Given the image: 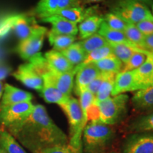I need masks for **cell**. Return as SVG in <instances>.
I'll return each mask as SVG.
<instances>
[{
    "label": "cell",
    "instance_id": "d6a6232c",
    "mask_svg": "<svg viewBox=\"0 0 153 153\" xmlns=\"http://www.w3.org/2000/svg\"><path fill=\"white\" fill-rule=\"evenodd\" d=\"M149 52L144 51V52H136L133 53L132 56L130 57L129 60L126 63H124L123 68L120 72L133 71L140 68L145 61L146 60L147 56L149 54Z\"/></svg>",
    "mask_w": 153,
    "mask_h": 153
},
{
    "label": "cell",
    "instance_id": "c3c4849f",
    "mask_svg": "<svg viewBox=\"0 0 153 153\" xmlns=\"http://www.w3.org/2000/svg\"><path fill=\"white\" fill-rule=\"evenodd\" d=\"M1 62H3V61H0V63H1Z\"/></svg>",
    "mask_w": 153,
    "mask_h": 153
},
{
    "label": "cell",
    "instance_id": "8992f818",
    "mask_svg": "<svg viewBox=\"0 0 153 153\" xmlns=\"http://www.w3.org/2000/svg\"><path fill=\"white\" fill-rule=\"evenodd\" d=\"M33 17L25 14H16L6 18L0 24V36L11 31L21 41L26 39L36 26Z\"/></svg>",
    "mask_w": 153,
    "mask_h": 153
},
{
    "label": "cell",
    "instance_id": "5b68a950",
    "mask_svg": "<svg viewBox=\"0 0 153 153\" xmlns=\"http://www.w3.org/2000/svg\"><path fill=\"white\" fill-rule=\"evenodd\" d=\"M111 12L119 16L128 24L135 25L143 20H153V15L147 6L136 0H118Z\"/></svg>",
    "mask_w": 153,
    "mask_h": 153
},
{
    "label": "cell",
    "instance_id": "ee69618b",
    "mask_svg": "<svg viewBox=\"0 0 153 153\" xmlns=\"http://www.w3.org/2000/svg\"><path fill=\"white\" fill-rule=\"evenodd\" d=\"M85 3H93V2H99V1H103V0H81Z\"/></svg>",
    "mask_w": 153,
    "mask_h": 153
},
{
    "label": "cell",
    "instance_id": "f1b7e54d",
    "mask_svg": "<svg viewBox=\"0 0 153 153\" xmlns=\"http://www.w3.org/2000/svg\"><path fill=\"white\" fill-rule=\"evenodd\" d=\"M129 129L135 133L153 132V111L137 118L131 124Z\"/></svg>",
    "mask_w": 153,
    "mask_h": 153
},
{
    "label": "cell",
    "instance_id": "74e56055",
    "mask_svg": "<svg viewBox=\"0 0 153 153\" xmlns=\"http://www.w3.org/2000/svg\"><path fill=\"white\" fill-rule=\"evenodd\" d=\"M136 27L144 36H148L153 33V20L147 19L141 21L135 24Z\"/></svg>",
    "mask_w": 153,
    "mask_h": 153
},
{
    "label": "cell",
    "instance_id": "cb8c5ba5",
    "mask_svg": "<svg viewBox=\"0 0 153 153\" xmlns=\"http://www.w3.org/2000/svg\"><path fill=\"white\" fill-rule=\"evenodd\" d=\"M48 37L50 44L53 46V49L59 52L70 47L76 40L75 36L59 34L55 33L51 30L48 33Z\"/></svg>",
    "mask_w": 153,
    "mask_h": 153
},
{
    "label": "cell",
    "instance_id": "60d3db41",
    "mask_svg": "<svg viewBox=\"0 0 153 153\" xmlns=\"http://www.w3.org/2000/svg\"><path fill=\"white\" fill-rule=\"evenodd\" d=\"M12 71V68L4 62L0 63V82L4 79Z\"/></svg>",
    "mask_w": 153,
    "mask_h": 153
},
{
    "label": "cell",
    "instance_id": "d6986e66",
    "mask_svg": "<svg viewBox=\"0 0 153 153\" xmlns=\"http://www.w3.org/2000/svg\"><path fill=\"white\" fill-rule=\"evenodd\" d=\"M43 87L39 92L41 94L42 98L47 103L56 104L60 106L68 100L70 97H68V96L62 94L48 79L43 78Z\"/></svg>",
    "mask_w": 153,
    "mask_h": 153
},
{
    "label": "cell",
    "instance_id": "6da1fadb",
    "mask_svg": "<svg viewBox=\"0 0 153 153\" xmlns=\"http://www.w3.org/2000/svg\"><path fill=\"white\" fill-rule=\"evenodd\" d=\"M7 130L31 153H41L51 147L68 144L66 134L55 123L41 104L36 105L26 119Z\"/></svg>",
    "mask_w": 153,
    "mask_h": 153
},
{
    "label": "cell",
    "instance_id": "484cf974",
    "mask_svg": "<svg viewBox=\"0 0 153 153\" xmlns=\"http://www.w3.org/2000/svg\"><path fill=\"white\" fill-rule=\"evenodd\" d=\"M58 11V0H40L34 9L35 14L41 20L55 16Z\"/></svg>",
    "mask_w": 153,
    "mask_h": 153
},
{
    "label": "cell",
    "instance_id": "ba28073f",
    "mask_svg": "<svg viewBox=\"0 0 153 153\" xmlns=\"http://www.w3.org/2000/svg\"><path fill=\"white\" fill-rule=\"evenodd\" d=\"M47 32L46 28L36 25L30 35L19 42L15 50L16 52L24 60H29L40 53Z\"/></svg>",
    "mask_w": 153,
    "mask_h": 153
},
{
    "label": "cell",
    "instance_id": "30bf717a",
    "mask_svg": "<svg viewBox=\"0 0 153 153\" xmlns=\"http://www.w3.org/2000/svg\"><path fill=\"white\" fill-rule=\"evenodd\" d=\"M123 153H153V133L133 134L126 140Z\"/></svg>",
    "mask_w": 153,
    "mask_h": 153
},
{
    "label": "cell",
    "instance_id": "7c38bea8",
    "mask_svg": "<svg viewBox=\"0 0 153 153\" xmlns=\"http://www.w3.org/2000/svg\"><path fill=\"white\" fill-rule=\"evenodd\" d=\"M76 67L77 71L75 74V84L73 89L76 95L79 96L82 91L87 89L88 85L101 74V72L94 63L80 65Z\"/></svg>",
    "mask_w": 153,
    "mask_h": 153
},
{
    "label": "cell",
    "instance_id": "1f68e13d",
    "mask_svg": "<svg viewBox=\"0 0 153 153\" xmlns=\"http://www.w3.org/2000/svg\"><path fill=\"white\" fill-rule=\"evenodd\" d=\"M112 55H113L111 47L110 44H108L107 45L101 47L100 48L96 49L87 54L85 61L81 65H85L88 64V63H95L102 60V59L112 56Z\"/></svg>",
    "mask_w": 153,
    "mask_h": 153
},
{
    "label": "cell",
    "instance_id": "3957f363",
    "mask_svg": "<svg viewBox=\"0 0 153 153\" xmlns=\"http://www.w3.org/2000/svg\"><path fill=\"white\" fill-rule=\"evenodd\" d=\"M60 107L65 114L70 124V138L69 145L76 151L82 153V136L85 126H84L83 114L79 101L70 97Z\"/></svg>",
    "mask_w": 153,
    "mask_h": 153
},
{
    "label": "cell",
    "instance_id": "7a4b0ae2",
    "mask_svg": "<svg viewBox=\"0 0 153 153\" xmlns=\"http://www.w3.org/2000/svg\"><path fill=\"white\" fill-rule=\"evenodd\" d=\"M114 131L108 125L100 121L87 124L82 133V144L85 153H98L109 144Z\"/></svg>",
    "mask_w": 153,
    "mask_h": 153
},
{
    "label": "cell",
    "instance_id": "9a60e30c",
    "mask_svg": "<svg viewBox=\"0 0 153 153\" xmlns=\"http://www.w3.org/2000/svg\"><path fill=\"white\" fill-rule=\"evenodd\" d=\"M42 22L48 23L52 26L51 30L55 33L63 35L76 36L78 33L77 24H74L58 15L42 19Z\"/></svg>",
    "mask_w": 153,
    "mask_h": 153
},
{
    "label": "cell",
    "instance_id": "bcb514c9",
    "mask_svg": "<svg viewBox=\"0 0 153 153\" xmlns=\"http://www.w3.org/2000/svg\"><path fill=\"white\" fill-rule=\"evenodd\" d=\"M152 15H153V4L152 5Z\"/></svg>",
    "mask_w": 153,
    "mask_h": 153
},
{
    "label": "cell",
    "instance_id": "5bb4252c",
    "mask_svg": "<svg viewBox=\"0 0 153 153\" xmlns=\"http://www.w3.org/2000/svg\"><path fill=\"white\" fill-rule=\"evenodd\" d=\"M32 99L33 95L30 92L6 84L4 87L3 94L0 101V108L19 103L31 101Z\"/></svg>",
    "mask_w": 153,
    "mask_h": 153
},
{
    "label": "cell",
    "instance_id": "44dd1931",
    "mask_svg": "<svg viewBox=\"0 0 153 153\" xmlns=\"http://www.w3.org/2000/svg\"><path fill=\"white\" fill-rule=\"evenodd\" d=\"M104 22L102 17L92 15L87 17L78 26V33L82 39H86L89 36L97 33Z\"/></svg>",
    "mask_w": 153,
    "mask_h": 153
},
{
    "label": "cell",
    "instance_id": "e575fe53",
    "mask_svg": "<svg viewBox=\"0 0 153 153\" xmlns=\"http://www.w3.org/2000/svg\"><path fill=\"white\" fill-rule=\"evenodd\" d=\"M103 19L107 26H109L110 28L120 31H124L128 25V23L126 22L123 19L113 12L106 14Z\"/></svg>",
    "mask_w": 153,
    "mask_h": 153
},
{
    "label": "cell",
    "instance_id": "836d02e7",
    "mask_svg": "<svg viewBox=\"0 0 153 153\" xmlns=\"http://www.w3.org/2000/svg\"><path fill=\"white\" fill-rule=\"evenodd\" d=\"M123 33H125L127 39L132 44L144 50L143 48V42L145 36L140 31L135 24H128Z\"/></svg>",
    "mask_w": 153,
    "mask_h": 153
},
{
    "label": "cell",
    "instance_id": "f546056e",
    "mask_svg": "<svg viewBox=\"0 0 153 153\" xmlns=\"http://www.w3.org/2000/svg\"><path fill=\"white\" fill-rule=\"evenodd\" d=\"M116 74L107 73L106 78L95 95V102H100L111 97Z\"/></svg>",
    "mask_w": 153,
    "mask_h": 153
},
{
    "label": "cell",
    "instance_id": "7dc6e473",
    "mask_svg": "<svg viewBox=\"0 0 153 153\" xmlns=\"http://www.w3.org/2000/svg\"><path fill=\"white\" fill-rule=\"evenodd\" d=\"M151 53V54H152V55H153V51H152V52H151V53Z\"/></svg>",
    "mask_w": 153,
    "mask_h": 153
},
{
    "label": "cell",
    "instance_id": "681fc988",
    "mask_svg": "<svg viewBox=\"0 0 153 153\" xmlns=\"http://www.w3.org/2000/svg\"><path fill=\"white\" fill-rule=\"evenodd\" d=\"M111 153H114V152H111Z\"/></svg>",
    "mask_w": 153,
    "mask_h": 153
},
{
    "label": "cell",
    "instance_id": "f6af8a7d",
    "mask_svg": "<svg viewBox=\"0 0 153 153\" xmlns=\"http://www.w3.org/2000/svg\"><path fill=\"white\" fill-rule=\"evenodd\" d=\"M0 153H7V152H6L2 148H0Z\"/></svg>",
    "mask_w": 153,
    "mask_h": 153
},
{
    "label": "cell",
    "instance_id": "f35d334b",
    "mask_svg": "<svg viewBox=\"0 0 153 153\" xmlns=\"http://www.w3.org/2000/svg\"><path fill=\"white\" fill-rule=\"evenodd\" d=\"M81 2V0H58V9L60 11L62 9L80 7Z\"/></svg>",
    "mask_w": 153,
    "mask_h": 153
},
{
    "label": "cell",
    "instance_id": "83f0119b",
    "mask_svg": "<svg viewBox=\"0 0 153 153\" xmlns=\"http://www.w3.org/2000/svg\"><path fill=\"white\" fill-rule=\"evenodd\" d=\"M94 64L101 72L117 74L121 71L123 63L116 58L114 55L106 57L95 62Z\"/></svg>",
    "mask_w": 153,
    "mask_h": 153
},
{
    "label": "cell",
    "instance_id": "2e32d148",
    "mask_svg": "<svg viewBox=\"0 0 153 153\" xmlns=\"http://www.w3.org/2000/svg\"><path fill=\"white\" fill-rule=\"evenodd\" d=\"M137 91L133 71L120 72L115 78L111 96L122 94L129 91Z\"/></svg>",
    "mask_w": 153,
    "mask_h": 153
},
{
    "label": "cell",
    "instance_id": "8d00e7d4",
    "mask_svg": "<svg viewBox=\"0 0 153 153\" xmlns=\"http://www.w3.org/2000/svg\"><path fill=\"white\" fill-rule=\"evenodd\" d=\"M107 73H104V72H101V74L97 76V78H95L93 80L92 82L88 85V87H87V89L88 91H90V92L92 94L94 95L97 94V91L100 88L101 84L102 82H104V80L106 78Z\"/></svg>",
    "mask_w": 153,
    "mask_h": 153
},
{
    "label": "cell",
    "instance_id": "4fadbf2b",
    "mask_svg": "<svg viewBox=\"0 0 153 153\" xmlns=\"http://www.w3.org/2000/svg\"><path fill=\"white\" fill-rule=\"evenodd\" d=\"M137 91L153 85V55L150 53L145 62L133 70Z\"/></svg>",
    "mask_w": 153,
    "mask_h": 153
},
{
    "label": "cell",
    "instance_id": "e0dca14e",
    "mask_svg": "<svg viewBox=\"0 0 153 153\" xmlns=\"http://www.w3.org/2000/svg\"><path fill=\"white\" fill-rule=\"evenodd\" d=\"M51 67V70L57 72H67L72 71L75 67L69 62V60L59 51L51 50L43 55Z\"/></svg>",
    "mask_w": 153,
    "mask_h": 153
},
{
    "label": "cell",
    "instance_id": "603a6c76",
    "mask_svg": "<svg viewBox=\"0 0 153 153\" xmlns=\"http://www.w3.org/2000/svg\"><path fill=\"white\" fill-rule=\"evenodd\" d=\"M0 148L7 153H27L15 137L1 126L0 127Z\"/></svg>",
    "mask_w": 153,
    "mask_h": 153
},
{
    "label": "cell",
    "instance_id": "7bdbcfd3",
    "mask_svg": "<svg viewBox=\"0 0 153 153\" xmlns=\"http://www.w3.org/2000/svg\"><path fill=\"white\" fill-rule=\"evenodd\" d=\"M3 91H4V85H3L2 82H0V101H1V97H2Z\"/></svg>",
    "mask_w": 153,
    "mask_h": 153
},
{
    "label": "cell",
    "instance_id": "d4e9b609",
    "mask_svg": "<svg viewBox=\"0 0 153 153\" xmlns=\"http://www.w3.org/2000/svg\"><path fill=\"white\" fill-rule=\"evenodd\" d=\"M110 45L111 47L113 55L123 64L129 60L133 53L146 51L135 45L128 44H110Z\"/></svg>",
    "mask_w": 153,
    "mask_h": 153
},
{
    "label": "cell",
    "instance_id": "277c9868",
    "mask_svg": "<svg viewBox=\"0 0 153 153\" xmlns=\"http://www.w3.org/2000/svg\"><path fill=\"white\" fill-rule=\"evenodd\" d=\"M128 99V96L122 94L96 102L99 111V121L108 126L117 123L126 114Z\"/></svg>",
    "mask_w": 153,
    "mask_h": 153
},
{
    "label": "cell",
    "instance_id": "4316f807",
    "mask_svg": "<svg viewBox=\"0 0 153 153\" xmlns=\"http://www.w3.org/2000/svg\"><path fill=\"white\" fill-rule=\"evenodd\" d=\"M61 53L74 67L79 66L82 64L87 56L86 53L78 42L74 43L67 49L61 51Z\"/></svg>",
    "mask_w": 153,
    "mask_h": 153
},
{
    "label": "cell",
    "instance_id": "52a82bcc",
    "mask_svg": "<svg viewBox=\"0 0 153 153\" xmlns=\"http://www.w3.org/2000/svg\"><path fill=\"white\" fill-rule=\"evenodd\" d=\"M35 106L31 101H26L0 108V125L7 129L21 123L32 114Z\"/></svg>",
    "mask_w": 153,
    "mask_h": 153
},
{
    "label": "cell",
    "instance_id": "7402d4cb",
    "mask_svg": "<svg viewBox=\"0 0 153 153\" xmlns=\"http://www.w3.org/2000/svg\"><path fill=\"white\" fill-rule=\"evenodd\" d=\"M97 33L102 36L109 44H128L134 45L127 39L123 31L113 29L107 26L104 22L101 24Z\"/></svg>",
    "mask_w": 153,
    "mask_h": 153
},
{
    "label": "cell",
    "instance_id": "ffe728a7",
    "mask_svg": "<svg viewBox=\"0 0 153 153\" xmlns=\"http://www.w3.org/2000/svg\"><path fill=\"white\" fill-rule=\"evenodd\" d=\"M94 8L95 7H90V8L85 9L80 6L77 7L60 10L56 15H58L74 24H78L83 22L87 17L92 16L94 11H95Z\"/></svg>",
    "mask_w": 153,
    "mask_h": 153
},
{
    "label": "cell",
    "instance_id": "4dcf8cb0",
    "mask_svg": "<svg viewBox=\"0 0 153 153\" xmlns=\"http://www.w3.org/2000/svg\"><path fill=\"white\" fill-rule=\"evenodd\" d=\"M78 43L82 48L86 54H88V53L94 51L96 49L100 48L101 47H104L105 45L109 44L98 33L89 36V38H86V39L79 41Z\"/></svg>",
    "mask_w": 153,
    "mask_h": 153
},
{
    "label": "cell",
    "instance_id": "b9f144b4",
    "mask_svg": "<svg viewBox=\"0 0 153 153\" xmlns=\"http://www.w3.org/2000/svg\"><path fill=\"white\" fill-rule=\"evenodd\" d=\"M136 1L143 4H145V6L146 5L152 6L153 4V0H136Z\"/></svg>",
    "mask_w": 153,
    "mask_h": 153
},
{
    "label": "cell",
    "instance_id": "8fae6325",
    "mask_svg": "<svg viewBox=\"0 0 153 153\" xmlns=\"http://www.w3.org/2000/svg\"><path fill=\"white\" fill-rule=\"evenodd\" d=\"M76 71L77 67H75L72 71L67 72H57L51 70L42 76V78L48 79L62 94L71 97L74 89V77Z\"/></svg>",
    "mask_w": 153,
    "mask_h": 153
},
{
    "label": "cell",
    "instance_id": "ab89813d",
    "mask_svg": "<svg viewBox=\"0 0 153 153\" xmlns=\"http://www.w3.org/2000/svg\"><path fill=\"white\" fill-rule=\"evenodd\" d=\"M143 48L145 51L151 53L153 51V33L145 36L143 42Z\"/></svg>",
    "mask_w": 153,
    "mask_h": 153
},
{
    "label": "cell",
    "instance_id": "ac0fdd59",
    "mask_svg": "<svg viewBox=\"0 0 153 153\" xmlns=\"http://www.w3.org/2000/svg\"><path fill=\"white\" fill-rule=\"evenodd\" d=\"M131 102L136 110L153 111V85L137 91L132 97Z\"/></svg>",
    "mask_w": 153,
    "mask_h": 153
},
{
    "label": "cell",
    "instance_id": "9c48e42d",
    "mask_svg": "<svg viewBox=\"0 0 153 153\" xmlns=\"http://www.w3.org/2000/svg\"><path fill=\"white\" fill-rule=\"evenodd\" d=\"M12 75L26 87L38 91L42 89L43 85V78L29 62L21 65L16 71L13 72Z\"/></svg>",
    "mask_w": 153,
    "mask_h": 153
},
{
    "label": "cell",
    "instance_id": "d590c367",
    "mask_svg": "<svg viewBox=\"0 0 153 153\" xmlns=\"http://www.w3.org/2000/svg\"><path fill=\"white\" fill-rule=\"evenodd\" d=\"M41 153H80L72 148L70 145H61L51 147L42 151Z\"/></svg>",
    "mask_w": 153,
    "mask_h": 153
}]
</instances>
